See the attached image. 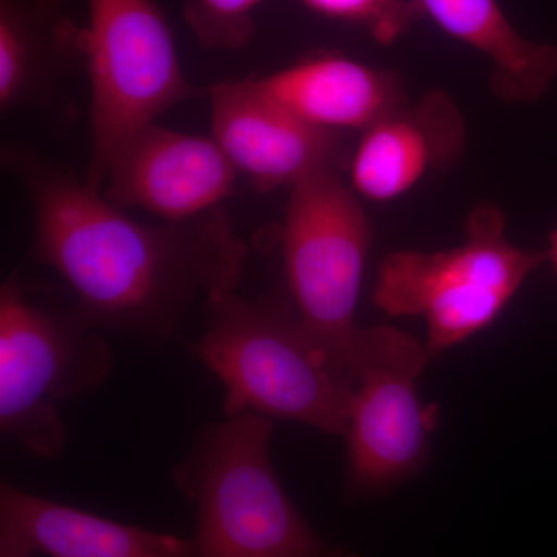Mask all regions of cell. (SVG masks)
Here are the masks:
<instances>
[{
  "label": "cell",
  "mask_w": 557,
  "mask_h": 557,
  "mask_svg": "<svg viewBox=\"0 0 557 557\" xmlns=\"http://www.w3.org/2000/svg\"><path fill=\"white\" fill-rule=\"evenodd\" d=\"M450 38L471 47L491 65L490 86L498 100H542L557 79V47L527 39L497 0H417Z\"/></svg>",
  "instance_id": "9a60e30c"
},
{
  "label": "cell",
  "mask_w": 557,
  "mask_h": 557,
  "mask_svg": "<svg viewBox=\"0 0 557 557\" xmlns=\"http://www.w3.org/2000/svg\"><path fill=\"white\" fill-rule=\"evenodd\" d=\"M211 137L259 190L292 188L327 170L348 171L343 134L321 129L270 100L248 79L207 87Z\"/></svg>",
  "instance_id": "9c48e42d"
},
{
  "label": "cell",
  "mask_w": 557,
  "mask_h": 557,
  "mask_svg": "<svg viewBox=\"0 0 557 557\" xmlns=\"http://www.w3.org/2000/svg\"><path fill=\"white\" fill-rule=\"evenodd\" d=\"M237 175L214 138L153 123L119 150L101 193L116 207L183 222L222 207Z\"/></svg>",
  "instance_id": "30bf717a"
},
{
  "label": "cell",
  "mask_w": 557,
  "mask_h": 557,
  "mask_svg": "<svg viewBox=\"0 0 557 557\" xmlns=\"http://www.w3.org/2000/svg\"><path fill=\"white\" fill-rule=\"evenodd\" d=\"M248 81L300 120L336 134H361L408 101L405 81L398 73L336 53L313 54Z\"/></svg>",
  "instance_id": "4fadbf2b"
},
{
  "label": "cell",
  "mask_w": 557,
  "mask_h": 557,
  "mask_svg": "<svg viewBox=\"0 0 557 557\" xmlns=\"http://www.w3.org/2000/svg\"><path fill=\"white\" fill-rule=\"evenodd\" d=\"M545 251H547L548 262L552 263L557 274V228L549 234V245Z\"/></svg>",
  "instance_id": "d6986e66"
},
{
  "label": "cell",
  "mask_w": 557,
  "mask_h": 557,
  "mask_svg": "<svg viewBox=\"0 0 557 557\" xmlns=\"http://www.w3.org/2000/svg\"><path fill=\"white\" fill-rule=\"evenodd\" d=\"M463 244L445 251L403 249L383 260L373 304L388 317H420L434 357L490 327L528 277L548 262L545 249L509 242L505 212L472 209Z\"/></svg>",
  "instance_id": "277c9868"
},
{
  "label": "cell",
  "mask_w": 557,
  "mask_h": 557,
  "mask_svg": "<svg viewBox=\"0 0 557 557\" xmlns=\"http://www.w3.org/2000/svg\"><path fill=\"white\" fill-rule=\"evenodd\" d=\"M327 557H359L355 553L347 552L346 548L330 549Z\"/></svg>",
  "instance_id": "ffe728a7"
},
{
  "label": "cell",
  "mask_w": 557,
  "mask_h": 557,
  "mask_svg": "<svg viewBox=\"0 0 557 557\" xmlns=\"http://www.w3.org/2000/svg\"><path fill=\"white\" fill-rule=\"evenodd\" d=\"M327 20L355 25L381 46H392L423 20L417 0H299Z\"/></svg>",
  "instance_id": "e0dca14e"
},
{
  "label": "cell",
  "mask_w": 557,
  "mask_h": 557,
  "mask_svg": "<svg viewBox=\"0 0 557 557\" xmlns=\"http://www.w3.org/2000/svg\"><path fill=\"white\" fill-rule=\"evenodd\" d=\"M113 366L101 329L78 310H53L25 296L10 277L0 288V429L25 453L58 458L67 429L62 399L100 386Z\"/></svg>",
  "instance_id": "8992f818"
},
{
  "label": "cell",
  "mask_w": 557,
  "mask_h": 557,
  "mask_svg": "<svg viewBox=\"0 0 557 557\" xmlns=\"http://www.w3.org/2000/svg\"><path fill=\"white\" fill-rule=\"evenodd\" d=\"M67 0H0V110L30 112L64 135L78 119L70 79L84 70L83 25Z\"/></svg>",
  "instance_id": "8fae6325"
},
{
  "label": "cell",
  "mask_w": 557,
  "mask_h": 557,
  "mask_svg": "<svg viewBox=\"0 0 557 557\" xmlns=\"http://www.w3.org/2000/svg\"><path fill=\"white\" fill-rule=\"evenodd\" d=\"M273 423L226 417L197 435L172 471L194 511V557H327L271 463Z\"/></svg>",
  "instance_id": "3957f363"
},
{
  "label": "cell",
  "mask_w": 557,
  "mask_h": 557,
  "mask_svg": "<svg viewBox=\"0 0 557 557\" xmlns=\"http://www.w3.org/2000/svg\"><path fill=\"white\" fill-rule=\"evenodd\" d=\"M84 72L90 90V156L84 183L102 190L110 163L166 110L207 98L180 61L174 33L156 0H87Z\"/></svg>",
  "instance_id": "5b68a950"
},
{
  "label": "cell",
  "mask_w": 557,
  "mask_h": 557,
  "mask_svg": "<svg viewBox=\"0 0 557 557\" xmlns=\"http://www.w3.org/2000/svg\"><path fill=\"white\" fill-rule=\"evenodd\" d=\"M190 355L225 388L226 417L259 413L346 434L355 372L314 335L287 292L212 302Z\"/></svg>",
  "instance_id": "7a4b0ae2"
},
{
  "label": "cell",
  "mask_w": 557,
  "mask_h": 557,
  "mask_svg": "<svg viewBox=\"0 0 557 557\" xmlns=\"http://www.w3.org/2000/svg\"><path fill=\"white\" fill-rule=\"evenodd\" d=\"M2 164L30 201L33 258L60 274L102 332L164 343L239 287L248 248L222 207L145 223L21 143L3 146Z\"/></svg>",
  "instance_id": "6da1fadb"
},
{
  "label": "cell",
  "mask_w": 557,
  "mask_h": 557,
  "mask_svg": "<svg viewBox=\"0 0 557 557\" xmlns=\"http://www.w3.org/2000/svg\"><path fill=\"white\" fill-rule=\"evenodd\" d=\"M0 531L50 557H194L190 539L115 522L9 483L0 486Z\"/></svg>",
  "instance_id": "5bb4252c"
},
{
  "label": "cell",
  "mask_w": 557,
  "mask_h": 557,
  "mask_svg": "<svg viewBox=\"0 0 557 557\" xmlns=\"http://www.w3.org/2000/svg\"><path fill=\"white\" fill-rule=\"evenodd\" d=\"M465 148L467 123L456 101L445 90H431L361 132L348 185L361 200H397L428 175L456 168Z\"/></svg>",
  "instance_id": "7c38bea8"
},
{
  "label": "cell",
  "mask_w": 557,
  "mask_h": 557,
  "mask_svg": "<svg viewBox=\"0 0 557 557\" xmlns=\"http://www.w3.org/2000/svg\"><path fill=\"white\" fill-rule=\"evenodd\" d=\"M32 552L20 539L0 531V557H32Z\"/></svg>",
  "instance_id": "ac0fdd59"
},
{
  "label": "cell",
  "mask_w": 557,
  "mask_h": 557,
  "mask_svg": "<svg viewBox=\"0 0 557 557\" xmlns=\"http://www.w3.org/2000/svg\"><path fill=\"white\" fill-rule=\"evenodd\" d=\"M344 170L317 172L289 188L282 230L285 292L300 318L354 370L357 306L372 223Z\"/></svg>",
  "instance_id": "52a82bcc"
},
{
  "label": "cell",
  "mask_w": 557,
  "mask_h": 557,
  "mask_svg": "<svg viewBox=\"0 0 557 557\" xmlns=\"http://www.w3.org/2000/svg\"><path fill=\"white\" fill-rule=\"evenodd\" d=\"M434 358L426 343L403 330L361 329L348 406L346 496L372 497L416 475L437 424V408L421 405L418 380Z\"/></svg>",
  "instance_id": "ba28073f"
},
{
  "label": "cell",
  "mask_w": 557,
  "mask_h": 557,
  "mask_svg": "<svg viewBox=\"0 0 557 557\" xmlns=\"http://www.w3.org/2000/svg\"><path fill=\"white\" fill-rule=\"evenodd\" d=\"M263 0H186V27L209 51H239L256 35L255 14Z\"/></svg>",
  "instance_id": "2e32d148"
}]
</instances>
